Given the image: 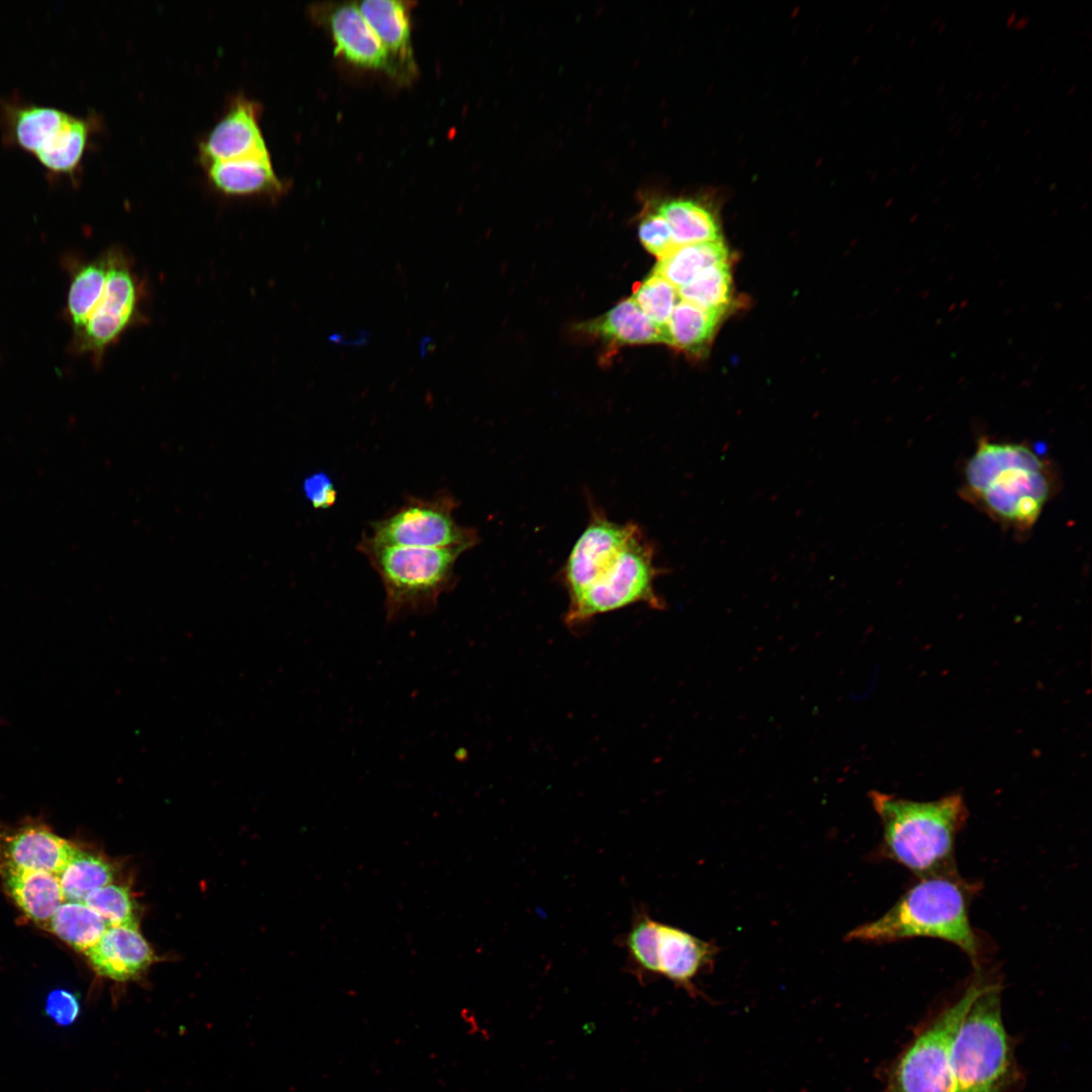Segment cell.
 <instances>
[{
	"label": "cell",
	"mask_w": 1092,
	"mask_h": 1092,
	"mask_svg": "<svg viewBox=\"0 0 1092 1092\" xmlns=\"http://www.w3.org/2000/svg\"><path fill=\"white\" fill-rule=\"evenodd\" d=\"M1056 486L1050 463L1027 445L982 438L965 463L961 493L1000 525L1026 532Z\"/></svg>",
	"instance_id": "cell-1"
},
{
	"label": "cell",
	"mask_w": 1092,
	"mask_h": 1092,
	"mask_svg": "<svg viewBox=\"0 0 1092 1092\" xmlns=\"http://www.w3.org/2000/svg\"><path fill=\"white\" fill-rule=\"evenodd\" d=\"M870 798L883 826L886 855L918 878L954 873V845L968 818L961 794L912 801L881 792Z\"/></svg>",
	"instance_id": "cell-2"
},
{
	"label": "cell",
	"mask_w": 1092,
	"mask_h": 1092,
	"mask_svg": "<svg viewBox=\"0 0 1092 1092\" xmlns=\"http://www.w3.org/2000/svg\"><path fill=\"white\" fill-rule=\"evenodd\" d=\"M970 889L956 874L919 878L884 915L852 929L845 939L885 943L936 938L978 963L981 944L969 917Z\"/></svg>",
	"instance_id": "cell-3"
},
{
	"label": "cell",
	"mask_w": 1092,
	"mask_h": 1092,
	"mask_svg": "<svg viewBox=\"0 0 1092 1092\" xmlns=\"http://www.w3.org/2000/svg\"><path fill=\"white\" fill-rule=\"evenodd\" d=\"M357 548L380 577L390 622L434 610L440 597L457 583L455 566L464 553L454 548L377 544L364 536Z\"/></svg>",
	"instance_id": "cell-4"
},
{
	"label": "cell",
	"mask_w": 1092,
	"mask_h": 1092,
	"mask_svg": "<svg viewBox=\"0 0 1092 1092\" xmlns=\"http://www.w3.org/2000/svg\"><path fill=\"white\" fill-rule=\"evenodd\" d=\"M951 1092H1007L1014 1062L1001 1012V988L986 982L951 1048Z\"/></svg>",
	"instance_id": "cell-5"
},
{
	"label": "cell",
	"mask_w": 1092,
	"mask_h": 1092,
	"mask_svg": "<svg viewBox=\"0 0 1092 1092\" xmlns=\"http://www.w3.org/2000/svg\"><path fill=\"white\" fill-rule=\"evenodd\" d=\"M95 119L21 99L0 101L6 144L31 154L51 175L74 178L89 146Z\"/></svg>",
	"instance_id": "cell-6"
},
{
	"label": "cell",
	"mask_w": 1092,
	"mask_h": 1092,
	"mask_svg": "<svg viewBox=\"0 0 1092 1092\" xmlns=\"http://www.w3.org/2000/svg\"><path fill=\"white\" fill-rule=\"evenodd\" d=\"M106 252L107 276L90 299L80 326L72 331L70 347L96 365L125 332L146 322L144 279L124 251L111 248Z\"/></svg>",
	"instance_id": "cell-7"
},
{
	"label": "cell",
	"mask_w": 1092,
	"mask_h": 1092,
	"mask_svg": "<svg viewBox=\"0 0 1092 1092\" xmlns=\"http://www.w3.org/2000/svg\"><path fill=\"white\" fill-rule=\"evenodd\" d=\"M663 572L655 563V550L642 529L622 552L581 593L569 599L565 623L580 627L598 615L642 603L663 609L655 579Z\"/></svg>",
	"instance_id": "cell-8"
},
{
	"label": "cell",
	"mask_w": 1092,
	"mask_h": 1092,
	"mask_svg": "<svg viewBox=\"0 0 1092 1092\" xmlns=\"http://www.w3.org/2000/svg\"><path fill=\"white\" fill-rule=\"evenodd\" d=\"M986 981L978 978L892 1066L884 1092H951V1048L960 1024Z\"/></svg>",
	"instance_id": "cell-9"
},
{
	"label": "cell",
	"mask_w": 1092,
	"mask_h": 1092,
	"mask_svg": "<svg viewBox=\"0 0 1092 1092\" xmlns=\"http://www.w3.org/2000/svg\"><path fill=\"white\" fill-rule=\"evenodd\" d=\"M457 506L458 500L447 491L430 498L408 496L395 510L374 521L363 536L377 544L466 552L479 539L474 528L456 522L453 513Z\"/></svg>",
	"instance_id": "cell-10"
},
{
	"label": "cell",
	"mask_w": 1092,
	"mask_h": 1092,
	"mask_svg": "<svg viewBox=\"0 0 1092 1092\" xmlns=\"http://www.w3.org/2000/svg\"><path fill=\"white\" fill-rule=\"evenodd\" d=\"M640 530L633 522L616 523L593 508L589 521L562 569V582L568 598H574L587 587Z\"/></svg>",
	"instance_id": "cell-11"
},
{
	"label": "cell",
	"mask_w": 1092,
	"mask_h": 1092,
	"mask_svg": "<svg viewBox=\"0 0 1092 1092\" xmlns=\"http://www.w3.org/2000/svg\"><path fill=\"white\" fill-rule=\"evenodd\" d=\"M208 163L269 155L259 126V106L239 99L200 146Z\"/></svg>",
	"instance_id": "cell-12"
},
{
	"label": "cell",
	"mask_w": 1092,
	"mask_h": 1092,
	"mask_svg": "<svg viewBox=\"0 0 1092 1092\" xmlns=\"http://www.w3.org/2000/svg\"><path fill=\"white\" fill-rule=\"evenodd\" d=\"M77 847L42 825H27L0 837V868L60 875Z\"/></svg>",
	"instance_id": "cell-13"
},
{
	"label": "cell",
	"mask_w": 1092,
	"mask_h": 1092,
	"mask_svg": "<svg viewBox=\"0 0 1092 1092\" xmlns=\"http://www.w3.org/2000/svg\"><path fill=\"white\" fill-rule=\"evenodd\" d=\"M320 16L332 33L336 53L358 66L394 76L384 48L355 3L324 5Z\"/></svg>",
	"instance_id": "cell-14"
},
{
	"label": "cell",
	"mask_w": 1092,
	"mask_h": 1092,
	"mask_svg": "<svg viewBox=\"0 0 1092 1092\" xmlns=\"http://www.w3.org/2000/svg\"><path fill=\"white\" fill-rule=\"evenodd\" d=\"M718 951L711 942L671 925L658 924L659 975L697 996L696 976L710 966Z\"/></svg>",
	"instance_id": "cell-15"
},
{
	"label": "cell",
	"mask_w": 1092,
	"mask_h": 1092,
	"mask_svg": "<svg viewBox=\"0 0 1092 1092\" xmlns=\"http://www.w3.org/2000/svg\"><path fill=\"white\" fill-rule=\"evenodd\" d=\"M87 954L101 976L115 981L139 977L153 963L154 952L135 927H108Z\"/></svg>",
	"instance_id": "cell-16"
},
{
	"label": "cell",
	"mask_w": 1092,
	"mask_h": 1092,
	"mask_svg": "<svg viewBox=\"0 0 1092 1092\" xmlns=\"http://www.w3.org/2000/svg\"><path fill=\"white\" fill-rule=\"evenodd\" d=\"M384 48L395 77L415 72L407 7L402 1L363 0L355 3Z\"/></svg>",
	"instance_id": "cell-17"
},
{
	"label": "cell",
	"mask_w": 1092,
	"mask_h": 1092,
	"mask_svg": "<svg viewBox=\"0 0 1092 1092\" xmlns=\"http://www.w3.org/2000/svg\"><path fill=\"white\" fill-rule=\"evenodd\" d=\"M577 330L614 345H669L667 329L653 323L632 297L620 301L605 314L579 324Z\"/></svg>",
	"instance_id": "cell-18"
},
{
	"label": "cell",
	"mask_w": 1092,
	"mask_h": 1092,
	"mask_svg": "<svg viewBox=\"0 0 1092 1092\" xmlns=\"http://www.w3.org/2000/svg\"><path fill=\"white\" fill-rule=\"evenodd\" d=\"M0 876L9 896L35 922L48 925L56 910L65 902L60 878L56 874L0 868Z\"/></svg>",
	"instance_id": "cell-19"
},
{
	"label": "cell",
	"mask_w": 1092,
	"mask_h": 1092,
	"mask_svg": "<svg viewBox=\"0 0 1092 1092\" xmlns=\"http://www.w3.org/2000/svg\"><path fill=\"white\" fill-rule=\"evenodd\" d=\"M211 184L230 195L274 194L282 190L269 155L208 164Z\"/></svg>",
	"instance_id": "cell-20"
},
{
	"label": "cell",
	"mask_w": 1092,
	"mask_h": 1092,
	"mask_svg": "<svg viewBox=\"0 0 1092 1092\" xmlns=\"http://www.w3.org/2000/svg\"><path fill=\"white\" fill-rule=\"evenodd\" d=\"M728 250L722 240L676 246L659 259L652 272L677 289L693 281L702 271L728 262Z\"/></svg>",
	"instance_id": "cell-21"
},
{
	"label": "cell",
	"mask_w": 1092,
	"mask_h": 1092,
	"mask_svg": "<svg viewBox=\"0 0 1092 1092\" xmlns=\"http://www.w3.org/2000/svg\"><path fill=\"white\" fill-rule=\"evenodd\" d=\"M724 313L703 309L680 299L666 325L669 346L691 355H702L709 347Z\"/></svg>",
	"instance_id": "cell-22"
},
{
	"label": "cell",
	"mask_w": 1092,
	"mask_h": 1092,
	"mask_svg": "<svg viewBox=\"0 0 1092 1092\" xmlns=\"http://www.w3.org/2000/svg\"><path fill=\"white\" fill-rule=\"evenodd\" d=\"M657 211L668 222L675 246L721 240L716 218L698 202L673 199L662 202Z\"/></svg>",
	"instance_id": "cell-23"
},
{
	"label": "cell",
	"mask_w": 1092,
	"mask_h": 1092,
	"mask_svg": "<svg viewBox=\"0 0 1092 1092\" xmlns=\"http://www.w3.org/2000/svg\"><path fill=\"white\" fill-rule=\"evenodd\" d=\"M48 927L69 945L86 953L108 925L84 902L65 901L54 913Z\"/></svg>",
	"instance_id": "cell-24"
},
{
	"label": "cell",
	"mask_w": 1092,
	"mask_h": 1092,
	"mask_svg": "<svg viewBox=\"0 0 1092 1092\" xmlns=\"http://www.w3.org/2000/svg\"><path fill=\"white\" fill-rule=\"evenodd\" d=\"M113 876L106 859L77 848L59 875L65 901L83 902L93 890L112 883Z\"/></svg>",
	"instance_id": "cell-25"
},
{
	"label": "cell",
	"mask_w": 1092,
	"mask_h": 1092,
	"mask_svg": "<svg viewBox=\"0 0 1092 1092\" xmlns=\"http://www.w3.org/2000/svg\"><path fill=\"white\" fill-rule=\"evenodd\" d=\"M677 290L681 299L703 309L726 314L732 300L729 263H720L705 269Z\"/></svg>",
	"instance_id": "cell-26"
},
{
	"label": "cell",
	"mask_w": 1092,
	"mask_h": 1092,
	"mask_svg": "<svg viewBox=\"0 0 1092 1092\" xmlns=\"http://www.w3.org/2000/svg\"><path fill=\"white\" fill-rule=\"evenodd\" d=\"M658 924L647 913H638L624 938L629 961L640 975H659Z\"/></svg>",
	"instance_id": "cell-27"
},
{
	"label": "cell",
	"mask_w": 1092,
	"mask_h": 1092,
	"mask_svg": "<svg viewBox=\"0 0 1092 1092\" xmlns=\"http://www.w3.org/2000/svg\"><path fill=\"white\" fill-rule=\"evenodd\" d=\"M83 902L101 916L108 927L139 926L134 900L124 886L107 884L93 890Z\"/></svg>",
	"instance_id": "cell-28"
},
{
	"label": "cell",
	"mask_w": 1092,
	"mask_h": 1092,
	"mask_svg": "<svg viewBox=\"0 0 1092 1092\" xmlns=\"http://www.w3.org/2000/svg\"><path fill=\"white\" fill-rule=\"evenodd\" d=\"M632 298L653 323L662 328H666L680 300L677 288L654 272L636 285Z\"/></svg>",
	"instance_id": "cell-29"
},
{
	"label": "cell",
	"mask_w": 1092,
	"mask_h": 1092,
	"mask_svg": "<svg viewBox=\"0 0 1092 1092\" xmlns=\"http://www.w3.org/2000/svg\"><path fill=\"white\" fill-rule=\"evenodd\" d=\"M638 235L644 248L658 260L676 247L668 222L657 210L642 218Z\"/></svg>",
	"instance_id": "cell-30"
},
{
	"label": "cell",
	"mask_w": 1092,
	"mask_h": 1092,
	"mask_svg": "<svg viewBox=\"0 0 1092 1092\" xmlns=\"http://www.w3.org/2000/svg\"><path fill=\"white\" fill-rule=\"evenodd\" d=\"M302 491L306 500L315 510H326L334 506L338 491L332 478L325 472L306 476L302 482Z\"/></svg>",
	"instance_id": "cell-31"
},
{
	"label": "cell",
	"mask_w": 1092,
	"mask_h": 1092,
	"mask_svg": "<svg viewBox=\"0 0 1092 1092\" xmlns=\"http://www.w3.org/2000/svg\"><path fill=\"white\" fill-rule=\"evenodd\" d=\"M47 1014L58 1024H72L79 1015L80 1005L76 996L67 990H55L47 999Z\"/></svg>",
	"instance_id": "cell-32"
}]
</instances>
